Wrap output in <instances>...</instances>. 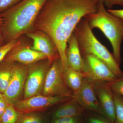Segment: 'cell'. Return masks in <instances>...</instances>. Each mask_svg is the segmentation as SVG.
I'll use <instances>...</instances> for the list:
<instances>
[{"instance_id":"1","label":"cell","mask_w":123,"mask_h":123,"mask_svg":"<svg viewBox=\"0 0 123 123\" xmlns=\"http://www.w3.org/2000/svg\"><path fill=\"white\" fill-rule=\"evenodd\" d=\"M99 0H47L36 20L35 29L42 31L55 43L63 70L68 67V42L80 21L96 12Z\"/></svg>"},{"instance_id":"2","label":"cell","mask_w":123,"mask_h":123,"mask_svg":"<svg viewBox=\"0 0 123 123\" xmlns=\"http://www.w3.org/2000/svg\"><path fill=\"white\" fill-rule=\"evenodd\" d=\"M47 0H22L0 14L4 21L3 33L9 41L20 38L34 30L36 20Z\"/></svg>"},{"instance_id":"3","label":"cell","mask_w":123,"mask_h":123,"mask_svg":"<svg viewBox=\"0 0 123 123\" xmlns=\"http://www.w3.org/2000/svg\"><path fill=\"white\" fill-rule=\"evenodd\" d=\"M91 29L100 30L110 41L113 55L119 64L121 63V45L123 39V20L110 13L103 2L99 0L96 12L89 14L84 18Z\"/></svg>"},{"instance_id":"4","label":"cell","mask_w":123,"mask_h":123,"mask_svg":"<svg viewBox=\"0 0 123 123\" xmlns=\"http://www.w3.org/2000/svg\"><path fill=\"white\" fill-rule=\"evenodd\" d=\"M73 33L78 42L81 55L91 54L95 56L104 62L117 78L123 75L120 64L113 54L95 37L85 18L80 21Z\"/></svg>"},{"instance_id":"5","label":"cell","mask_w":123,"mask_h":123,"mask_svg":"<svg viewBox=\"0 0 123 123\" xmlns=\"http://www.w3.org/2000/svg\"><path fill=\"white\" fill-rule=\"evenodd\" d=\"M53 62L47 59L28 65L24 98L43 94L47 74Z\"/></svg>"},{"instance_id":"6","label":"cell","mask_w":123,"mask_h":123,"mask_svg":"<svg viewBox=\"0 0 123 123\" xmlns=\"http://www.w3.org/2000/svg\"><path fill=\"white\" fill-rule=\"evenodd\" d=\"M73 93L65 81L60 59H56L52 62L48 72L42 95L72 98Z\"/></svg>"},{"instance_id":"7","label":"cell","mask_w":123,"mask_h":123,"mask_svg":"<svg viewBox=\"0 0 123 123\" xmlns=\"http://www.w3.org/2000/svg\"><path fill=\"white\" fill-rule=\"evenodd\" d=\"M72 98L62 96L49 97L40 95L20 99L13 106L19 113H31L44 111L54 105L66 102Z\"/></svg>"},{"instance_id":"8","label":"cell","mask_w":123,"mask_h":123,"mask_svg":"<svg viewBox=\"0 0 123 123\" xmlns=\"http://www.w3.org/2000/svg\"><path fill=\"white\" fill-rule=\"evenodd\" d=\"M84 62L82 73L94 81H112L117 78L109 67L101 60L91 54L82 55Z\"/></svg>"},{"instance_id":"9","label":"cell","mask_w":123,"mask_h":123,"mask_svg":"<svg viewBox=\"0 0 123 123\" xmlns=\"http://www.w3.org/2000/svg\"><path fill=\"white\" fill-rule=\"evenodd\" d=\"M28 66L14 62L12 74L3 97L10 105H13L21 99L24 93Z\"/></svg>"},{"instance_id":"10","label":"cell","mask_w":123,"mask_h":123,"mask_svg":"<svg viewBox=\"0 0 123 123\" xmlns=\"http://www.w3.org/2000/svg\"><path fill=\"white\" fill-rule=\"evenodd\" d=\"M31 46L19 39L18 43L6 56V61L16 62L28 66L47 59L44 54L33 50Z\"/></svg>"},{"instance_id":"11","label":"cell","mask_w":123,"mask_h":123,"mask_svg":"<svg viewBox=\"0 0 123 123\" xmlns=\"http://www.w3.org/2000/svg\"><path fill=\"white\" fill-rule=\"evenodd\" d=\"M94 88L99 101L100 113L111 123H114L115 110L113 92L107 82L94 81Z\"/></svg>"},{"instance_id":"12","label":"cell","mask_w":123,"mask_h":123,"mask_svg":"<svg viewBox=\"0 0 123 123\" xmlns=\"http://www.w3.org/2000/svg\"><path fill=\"white\" fill-rule=\"evenodd\" d=\"M72 98L84 110L100 113L99 101L95 91L94 81L85 77L79 89L73 93Z\"/></svg>"},{"instance_id":"13","label":"cell","mask_w":123,"mask_h":123,"mask_svg":"<svg viewBox=\"0 0 123 123\" xmlns=\"http://www.w3.org/2000/svg\"><path fill=\"white\" fill-rule=\"evenodd\" d=\"M26 35L33 41L31 46L33 50L44 54L51 61L60 58L56 45L46 33L35 29Z\"/></svg>"},{"instance_id":"14","label":"cell","mask_w":123,"mask_h":123,"mask_svg":"<svg viewBox=\"0 0 123 123\" xmlns=\"http://www.w3.org/2000/svg\"><path fill=\"white\" fill-rule=\"evenodd\" d=\"M68 67L80 72L84 69V62L78 42L73 33L69 39L66 51Z\"/></svg>"},{"instance_id":"15","label":"cell","mask_w":123,"mask_h":123,"mask_svg":"<svg viewBox=\"0 0 123 123\" xmlns=\"http://www.w3.org/2000/svg\"><path fill=\"white\" fill-rule=\"evenodd\" d=\"M84 109L74 99L66 102L55 112V119L65 117H76L81 114Z\"/></svg>"},{"instance_id":"16","label":"cell","mask_w":123,"mask_h":123,"mask_svg":"<svg viewBox=\"0 0 123 123\" xmlns=\"http://www.w3.org/2000/svg\"><path fill=\"white\" fill-rule=\"evenodd\" d=\"M63 76L66 85L73 93L80 88L85 77L82 73L69 67L63 70Z\"/></svg>"},{"instance_id":"17","label":"cell","mask_w":123,"mask_h":123,"mask_svg":"<svg viewBox=\"0 0 123 123\" xmlns=\"http://www.w3.org/2000/svg\"><path fill=\"white\" fill-rule=\"evenodd\" d=\"M7 62L8 64L0 69V91L2 93L8 86L13 70L14 62Z\"/></svg>"},{"instance_id":"18","label":"cell","mask_w":123,"mask_h":123,"mask_svg":"<svg viewBox=\"0 0 123 123\" xmlns=\"http://www.w3.org/2000/svg\"><path fill=\"white\" fill-rule=\"evenodd\" d=\"M20 114L13 105L9 104L0 118V123H16Z\"/></svg>"},{"instance_id":"19","label":"cell","mask_w":123,"mask_h":123,"mask_svg":"<svg viewBox=\"0 0 123 123\" xmlns=\"http://www.w3.org/2000/svg\"><path fill=\"white\" fill-rule=\"evenodd\" d=\"M115 110L114 123H123V97L113 92Z\"/></svg>"},{"instance_id":"20","label":"cell","mask_w":123,"mask_h":123,"mask_svg":"<svg viewBox=\"0 0 123 123\" xmlns=\"http://www.w3.org/2000/svg\"><path fill=\"white\" fill-rule=\"evenodd\" d=\"M16 123H43V120L35 112L20 113Z\"/></svg>"},{"instance_id":"21","label":"cell","mask_w":123,"mask_h":123,"mask_svg":"<svg viewBox=\"0 0 123 123\" xmlns=\"http://www.w3.org/2000/svg\"><path fill=\"white\" fill-rule=\"evenodd\" d=\"M19 39L9 41L6 44L0 46V63L18 43Z\"/></svg>"},{"instance_id":"22","label":"cell","mask_w":123,"mask_h":123,"mask_svg":"<svg viewBox=\"0 0 123 123\" xmlns=\"http://www.w3.org/2000/svg\"><path fill=\"white\" fill-rule=\"evenodd\" d=\"M107 83L113 92L118 94L123 97V75L120 77Z\"/></svg>"},{"instance_id":"23","label":"cell","mask_w":123,"mask_h":123,"mask_svg":"<svg viewBox=\"0 0 123 123\" xmlns=\"http://www.w3.org/2000/svg\"><path fill=\"white\" fill-rule=\"evenodd\" d=\"M22 0H0V14L15 6Z\"/></svg>"},{"instance_id":"24","label":"cell","mask_w":123,"mask_h":123,"mask_svg":"<svg viewBox=\"0 0 123 123\" xmlns=\"http://www.w3.org/2000/svg\"><path fill=\"white\" fill-rule=\"evenodd\" d=\"M103 2L105 7L107 9H111L114 6H123V0H99Z\"/></svg>"},{"instance_id":"25","label":"cell","mask_w":123,"mask_h":123,"mask_svg":"<svg viewBox=\"0 0 123 123\" xmlns=\"http://www.w3.org/2000/svg\"><path fill=\"white\" fill-rule=\"evenodd\" d=\"M52 123H77L76 117H65L55 119Z\"/></svg>"},{"instance_id":"26","label":"cell","mask_w":123,"mask_h":123,"mask_svg":"<svg viewBox=\"0 0 123 123\" xmlns=\"http://www.w3.org/2000/svg\"><path fill=\"white\" fill-rule=\"evenodd\" d=\"M9 104L4 98H0V118Z\"/></svg>"},{"instance_id":"27","label":"cell","mask_w":123,"mask_h":123,"mask_svg":"<svg viewBox=\"0 0 123 123\" xmlns=\"http://www.w3.org/2000/svg\"><path fill=\"white\" fill-rule=\"evenodd\" d=\"M107 10L108 12L111 14L123 20V9H107Z\"/></svg>"},{"instance_id":"28","label":"cell","mask_w":123,"mask_h":123,"mask_svg":"<svg viewBox=\"0 0 123 123\" xmlns=\"http://www.w3.org/2000/svg\"><path fill=\"white\" fill-rule=\"evenodd\" d=\"M89 123H111L107 119H102L101 118L92 117L89 119Z\"/></svg>"},{"instance_id":"29","label":"cell","mask_w":123,"mask_h":123,"mask_svg":"<svg viewBox=\"0 0 123 123\" xmlns=\"http://www.w3.org/2000/svg\"><path fill=\"white\" fill-rule=\"evenodd\" d=\"M4 23V21L2 17L0 16V27H2Z\"/></svg>"},{"instance_id":"30","label":"cell","mask_w":123,"mask_h":123,"mask_svg":"<svg viewBox=\"0 0 123 123\" xmlns=\"http://www.w3.org/2000/svg\"><path fill=\"white\" fill-rule=\"evenodd\" d=\"M1 39H2V35H1V33L0 31V42L1 41Z\"/></svg>"},{"instance_id":"31","label":"cell","mask_w":123,"mask_h":123,"mask_svg":"<svg viewBox=\"0 0 123 123\" xmlns=\"http://www.w3.org/2000/svg\"><path fill=\"white\" fill-rule=\"evenodd\" d=\"M1 92H0V98H2V97H3V94H1Z\"/></svg>"}]
</instances>
